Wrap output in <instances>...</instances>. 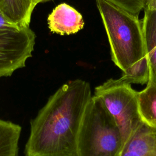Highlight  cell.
<instances>
[{
	"instance_id": "30bf717a",
	"label": "cell",
	"mask_w": 156,
	"mask_h": 156,
	"mask_svg": "<svg viewBox=\"0 0 156 156\" xmlns=\"http://www.w3.org/2000/svg\"><path fill=\"white\" fill-rule=\"evenodd\" d=\"M21 132L20 125L0 119V156H18Z\"/></svg>"
},
{
	"instance_id": "9c48e42d",
	"label": "cell",
	"mask_w": 156,
	"mask_h": 156,
	"mask_svg": "<svg viewBox=\"0 0 156 156\" xmlns=\"http://www.w3.org/2000/svg\"><path fill=\"white\" fill-rule=\"evenodd\" d=\"M36 5L31 0H0V10L20 27L29 26Z\"/></svg>"
},
{
	"instance_id": "52a82bcc",
	"label": "cell",
	"mask_w": 156,
	"mask_h": 156,
	"mask_svg": "<svg viewBox=\"0 0 156 156\" xmlns=\"http://www.w3.org/2000/svg\"><path fill=\"white\" fill-rule=\"evenodd\" d=\"M121 156H156V129L143 122L125 142Z\"/></svg>"
},
{
	"instance_id": "ba28073f",
	"label": "cell",
	"mask_w": 156,
	"mask_h": 156,
	"mask_svg": "<svg viewBox=\"0 0 156 156\" xmlns=\"http://www.w3.org/2000/svg\"><path fill=\"white\" fill-rule=\"evenodd\" d=\"M142 24L150 69L148 82L156 84V10H145Z\"/></svg>"
},
{
	"instance_id": "5b68a950",
	"label": "cell",
	"mask_w": 156,
	"mask_h": 156,
	"mask_svg": "<svg viewBox=\"0 0 156 156\" xmlns=\"http://www.w3.org/2000/svg\"><path fill=\"white\" fill-rule=\"evenodd\" d=\"M36 35L29 26L0 30V77L26 66L32 56Z\"/></svg>"
},
{
	"instance_id": "7a4b0ae2",
	"label": "cell",
	"mask_w": 156,
	"mask_h": 156,
	"mask_svg": "<svg viewBox=\"0 0 156 156\" xmlns=\"http://www.w3.org/2000/svg\"><path fill=\"white\" fill-rule=\"evenodd\" d=\"M109 41L112 60L124 71L146 55L142 21L105 0H96Z\"/></svg>"
},
{
	"instance_id": "5bb4252c",
	"label": "cell",
	"mask_w": 156,
	"mask_h": 156,
	"mask_svg": "<svg viewBox=\"0 0 156 156\" xmlns=\"http://www.w3.org/2000/svg\"><path fill=\"white\" fill-rule=\"evenodd\" d=\"M20 28L16 24L10 22L0 10V30L7 29H18Z\"/></svg>"
},
{
	"instance_id": "8992f818",
	"label": "cell",
	"mask_w": 156,
	"mask_h": 156,
	"mask_svg": "<svg viewBox=\"0 0 156 156\" xmlns=\"http://www.w3.org/2000/svg\"><path fill=\"white\" fill-rule=\"evenodd\" d=\"M51 32L62 35L74 34L83 29L85 23L82 15L66 3L56 6L48 17Z\"/></svg>"
},
{
	"instance_id": "8fae6325",
	"label": "cell",
	"mask_w": 156,
	"mask_h": 156,
	"mask_svg": "<svg viewBox=\"0 0 156 156\" xmlns=\"http://www.w3.org/2000/svg\"><path fill=\"white\" fill-rule=\"evenodd\" d=\"M140 113L144 122L156 129V84L148 82L138 92Z\"/></svg>"
},
{
	"instance_id": "277c9868",
	"label": "cell",
	"mask_w": 156,
	"mask_h": 156,
	"mask_svg": "<svg viewBox=\"0 0 156 156\" xmlns=\"http://www.w3.org/2000/svg\"><path fill=\"white\" fill-rule=\"evenodd\" d=\"M94 95L101 99L113 117L125 143L143 122L138 92L130 83L119 79H110L95 88Z\"/></svg>"
},
{
	"instance_id": "6da1fadb",
	"label": "cell",
	"mask_w": 156,
	"mask_h": 156,
	"mask_svg": "<svg viewBox=\"0 0 156 156\" xmlns=\"http://www.w3.org/2000/svg\"><path fill=\"white\" fill-rule=\"evenodd\" d=\"M92 96L85 80L62 85L31 120L25 156H77L78 135Z\"/></svg>"
},
{
	"instance_id": "7c38bea8",
	"label": "cell",
	"mask_w": 156,
	"mask_h": 156,
	"mask_svg": "<svg viewBox=\"0 0 156 156\" xmlns=\"http://www.w3.org/2000/svg\"><path fill=\"white\" fill-rule=\"evenodd\" d=\"M150 76L149 64L147 55L122 71L121 80L126 83L147 84Z\"/></svg>"
},
{
	"instance_id": "4fadbf2b",
	"label": "cell",
	"mask_w": 156,
	"mask_h": 156,
	"mask_svg": "<svg viewBox=\"0 0 156 156\" xmlns=\"http://www.w3.org/2000/svg\"><path fill=\"white\" fill-rule=\"evenodd\" d=\"M127 12L138 16L149 0H105Z\"/></svg>"
},
{
	"instance_id": "3957f363",
	"label": "cell",
	"mask_w": 156,
	"mask_h": 156,
	"mask_svg": "<svg viewBox=\"0 0 156 156\" xmlns=\"http://www.w3.org/2000/svg\"><path fill=\"white\" fill-rule=\"evenodd\" d=\"M124 141L116 121L101 99L93 96L81 123L77 156H121Z\"/></svg>"
},
{
	"instance_id": "9a60e30c",
	"label": "cell",
	"mask_w": 156,
	"mask_h": 156,
	"mask_svg": "<svg viewBox=\"0 0 156 156\" xmlns=\"http://www.w3.org/2000/svg\"><path fill=\"white\" fill-rule=\"evenodd\" d=\"M156 10V0H149L144 9V10Z\"/></svg>"
},
{
	"instance_id": "2e32d148",
	"label": "cell",
	"mask_w": 156,
	"mask_h": 156,
	"mask_svg": "<svg viewBox=\"0 0 156 156\" xmlns=\"http://www.w3.org/2000/svg\"><path fill=\"white\" fill-rule=\"evenodd\" d=\"M36 5L40 3V2H46V1H49V0H31Z\"/></svg>"
}]
</instances>
